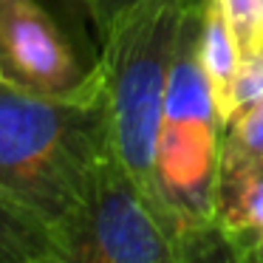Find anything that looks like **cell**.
<instances>
[{
	"instance_id": "cell-10",
	"label": "cell",
	"mask_w": 263,
	"mask_h": 263,
	"mask_svg": "<svg viewBox=\"0 0 263 263\" xmlns=\"http://www.w3.org/2000/svg\"><path fill=\"white\" fill-rule=\"evenodd\" d=\"M71 3L91 20L97 37L102 40V37H108L110 29L125 17L130 9H136L142 0H71Z\"/></svg>"
},
{
	"instance_id": "cell-7",
	"label": "cell",
	"mask_w": 263,
	"mask_h": 263,
	"mask_svg": "<svg viewBox=\"0 0 263 263\" xmlns=\"http://www.w3.org/2000/svg\"><path fill=\"white\" fill-rule=\"evenodd\" d=\"M51 252L54 229L0 193V263H48Z\"/></svg>"
},
{
	"instance_id": "cell-5",
	"label": "cell",
	"mask_w": 263,
	"mask_h": 263,
	"mask_svg": "<svg viewBox=\"0 0 263 263\" xmlns=\"http://www.w3.org/2000/svg\"><path fill=\"white\" fill-rule=\"evenodd\" d=\"M215 229L232 252L235 263L263 257V173L221 167Z\"/></svg>"
},
{
	"instance_id": "cell-6",
	"label": "cell",
	"mask_w": 263,
	"mask_h": 263,
	"mask_svg": "<svg viewBox=\"0 0 263 263\" xmlns=\"http://www.w3.org/2000/svg\"><path fill=\"white\" fill-rule=\"evenodd\" d=\"M198 60L204 77L210 82L215 108L221 114L223 125L232 119V88L240 65V51L235 46V37L229 34V26L223 14L218 12L215 0H201V17H198Z\"/></svg>"
},
{
	"instance_id": "cell-3",
	"label": "cell",
	"mask_w": 263,
	"mask_h": 263,
	"mask_svg": "<svg viewBox=\"0 0 263 263\" xmlns=\"http://www.w3.org/2000/svg\"><path fill=\"white\" fill-rule=\"evenodd\" d=\"M48 263H190V255L173 221L110 150L82 204L54 232Z\"/></svg>"
},
{
	"instance_id": "cell-8",
	"label": "cell",
	"mask_w": 263,
	"mask_h": 263,
	"mask_svg": "<svg viewBox=\"0 0 263 263\" xmlns=\"http://www.w3.org/2000/svg\"><path fill=\"white\" fill-rule=\"evenodd\" d=\"M221 167L263 173V99L223 125Z\"/></svg>"
},
{
	"instance_id": "cell-2",
	"label": "cell",
	"mask_w": 263,
	"mask_h": 263,
	"mask_svg": "<svg viewBox=\"0 0 263 263\" xmlns=\"http://www.w3.org/2000/svg\"><path fill=\"white\" fill-rule=\"evenodd\" d=\"M187 6L190 0H142L99 40L110 150L153 204L156 147Z\"/></svg>"
},
{
	"instance_id": "cell-4",
	"label": "cell",
	"mask_w": 263,
	"mask_h": 263,
	"mask_svg": "<svg viewBox=\"0 0 263 263\" xmlns=\"http://www.w3.org/2000/svg\"><path fill=\"white\" fill-rule=\"evenodd\" d=\"M71 0H0V82L51 99L102 97V60Z\"/></svg>"
},
{
	"instance_id": "cell-1",
	"label": "cell",
	"mask_w": 263,
	"mask_h": 263,
	"mask_svg": "<svg viewBox=\"0 0 263 263\" xmlns=\"http://www.w3.org/2000/svg\"><path fill=\"white\" fill-rule=\"evenodd\" d=\"M110 156L105 93L51 99L0 82V193L57 232Z\"/></svg>"
},
{
	"instance_id": "cell-9",
	"label": "cell",
	"mask_w": 263,
	"mask_h": 263,
	"mask_svg": "<svg viewBox=\"0 0 263 263\" xmlns=\"http://www.w3.org/2000/svg\"><path fill=\"white\" fill-rule=\"evenodd\" d=\"M235 37L240 60L263 51V0H215Z\"/></svg>"
},
{
	"instance_id": "cell-11",
	"label": "cell",
	"mask_w": 263,
	"mask_h": 263,
	"mask_svg": "<svg viewBox=\"0 0 263 263\" xmlns=\"http://www.w3.org/2000/svg\"><path fill=\"white\" fill-rule=\"evenodd\" d=\"M249 263H263V257H255V260H249Z\"/></svg>"
}]
</instances>
